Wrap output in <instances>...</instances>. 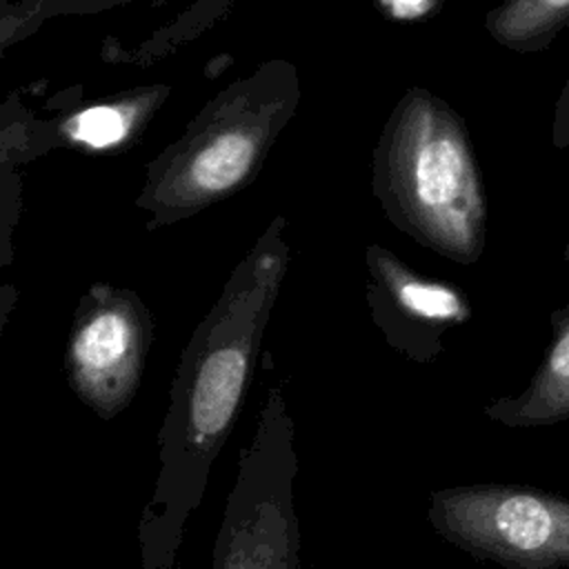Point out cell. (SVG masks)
<instances>
[{
	"mask_svg": "<svg viewBox=\"0 0 569 569\" xmlns=\"http://www.w3.org/2000/svg\"><path fill=\"white\" fill-rule=\"evenodd\" d=\"M284 216L269 220L227 276L216 302L182 347L158 431V471L140 511V569H176L253 380L267 322L284 282L291 247Z\"/></svg>",
	"mask_w": 569,
	"mask_h": 569,
	"instance_id": "6da1fadb",
	"label": "cell"
},
{
	"mask_svg": "<svg viewBox=\"0 0 569 569\" xmlns=\"http://www.w3.org/2000/svg\"><path fill=\"white\" fill-rule=\"evenodd\" d=\"M371 189L389 222L438 256L473 264L487 244V196L460 113L425 87L391 109L371 160Z\"/></svg>",
	"mask_w": 569,
	"mask_h": 569,
	"instance_id": "7a4b0ae2",
	"label": "cell"
},
{
	"mask_svg": "<svg viewBox=\"0 0 569 569\" xmlns=\"http://www.w3.org/2000/svg\"><path fill=\"white\" fill-rule=\"evenodd\" d=\"M298 104V69L280 58L220 89L147 164L133 202L147 229L178 224L247 189Z\"/></svg>",
	"mask_w": 569,
	"mask_h": 569,
	"instance_id": "3957f363",
	"label": "cell"
},
{
	"mask_svg": "<svg viewBox=\"0 0 569 569\" xmlns=\"http://www.w3.org/2000/svg\"><path fill=\"white\" fill-rule=\"evenodd\" d=\"M296 478V427L273 385L238 456L209 569H305Z\"/></svg>",
	"mask_w": 569,
	"mask_h": 569,
	"instance_id": "277c9868",
	"label": "cell"
},
{
	"mask_svg": "<svg viewBox=\"0 0 569 569\" xmlns=\"http://www.w3.org/2000/svg\"><path fill=\"white\" fill-rule=\"evenodd\" d=\"M429 527L502 569H569V498L527 485L480 482L429 493Z\"/></svg>",
	"mask_w": 569,
	"mask_h": 569,
	"instance_id": "5b68a950",
	"label": "cell"
},
{
	"mask_svg": "<svg viewBox=\"0 0 569 569\" xmlns=\"http://www.w3.org/2000/svg\"><path fill=\"white\" fill-rule=\"evenodd\" d=\"M153 333L138 291L93 282L76 305L62 356L73 396L102 420L120 416L140 389Z\"/></svg>",
	"mask_w": 569,
	"mask_h": 569,
	"instance_id": "8992f818",
	"label": "cell"
},
{
	"mask_svg": "<svg viewBox=\"0 0 569 569\" xmlns=\"http://www.w3.org/2000/svg\"><path fill=\"white\" fill-rule=\"evenodd\" d=\"M367 305L387 345L418 365L433 362L445 336L471 320V302L451 282L418 273L382 244H367Z\"/></svg>",
	"mask_w": 569,
	"mask_h": 569,
	"instance_id": "52a82bcc",
	"label": "cell"
},
{
	"mask_svg": "<svg viewBox=\"0 0 569 569\" xmlns=\"http://www.w3.org/2000/svg\"><path fill=\"white\" fill-rule=\"evenodd\" d=\"M167 98L169 87L164 84L138 87L118 96L100 98L58 118L53 122V136L58 142L80 151L118 153L138 140Z\"/></svg>",
	"mask_w": 569,
	"mask_h": 569,
	"instance_id": "ba28073f",
	"label": "cell"
},
{
	"mask_svg": "<svg viewBox=\"0 0 569 569\" xmlns=\"http://www.w3.org/2000/svg\"><path fill=\"white\" fill-rule=\"evenodd\" d=\"M551 342L518 396L496 398L482 407L485 418L509 429L551 427L569 420V305L549 318Z\"/></svg>",
	"mask_w": 569,
	"mask_h": 569,
	"instance_id": "9c48e42d",
	"label": "cell"
},
{
	"mask_svg": "<svg viewBox=\"0 0 569 569\" xmlns=\"http://www.w3.org/2000/svg\"><path fill=\"white\" fill-rule=\"evenodd\" d=\"M485 29L509 51H545L569 29V0H502L485 16Z\"/></svg>",
	"mask_w": 569,
	"mask_h": 569,
	"instance_id": "30bf717a",
	"label": "cell"
},
{
	"mask_svg": "<svg viewBox=\"0 0 569 569\" xmlns=\"http://www.w3.org/2000/svg\"><path fill=\"white\" fill-rule=\"evenodd\" d=\"M47 20L49 18L40 9H36L29 0L13 2L11 9L4 16H0V58L9 47H13L22 38L38 31Z\"/></svg>",
	"mask_w": 569,
	"mask_h": 569,
	"instance_id": "8fae6325",
	"label": "cell"
},
{
	"mask_svg": "<svg viewBox=\"0 0 569 569\" xmlns=\"http://www.w3.org/2000/svg\"><path fill=\"white\" fill-rule=\"evenodd\" d=\"M127 0H33L38 9L47 13V18L53 16H69V13H93L104 11L113 4H122Z\"/></svg>",
	"mask_w": 569,
	"mask_h": 569,
	"instance_id": "7c38bea8",
	"label": "cell"
},
{
	"mask_svg": "<svg viewBox=\"0 0 569 569\" xmlns=\"http://www.w3.org/2000/svg\"><path fill=\"white\" fill-rule=\"evenodd\" d=\"M382 11L393 20H418L433 13L442 0H378Z\"/></svg>",
	"mask_w": 569,
	"mask_h": 569,
	"instance_id": "4fadbf2b",
	"label": "cell"
},
{
	"mask_svg": "<svg viewBox=\"0 0 569 569\" xmlns=\"http://www.w3.org/2000/svg\"><path fill=\"white\" fill-rule=\"evenodd\" d=\"M551 144L558 151L569 147V78L565 80V87L560 89V96H558L556 107H553Z\"/></svg>",
	"mask_w": 569,
	"mask_h": 569,
	"instance_id": "5bb4252c",
	"label": "cell"
},
{
	"mask_svg": "<svg viewBox=\"0 0 569 569\" xmlns=\"http://www.w3.org/2000/svg\"><path fill=\"white\" fill-rule=\"evenodd\" d=\"M16 302H18V289L13 284H0V338L9 325Z\"/></svg>",
	"mask_w": 569,
	"mask_h": 569,
	"instance_id": "9a60e30c",
	"label": "cell"
},
{
	"mask_svg": "<svg viewBox=\"0 0 569 569\" xmlns=\"http://www.w3.org/2000/svg\"><path fill=\"white\" fill-rule=\"evenodd\" d=\"M13 2H7V0H0V16H4L9 9H11Z\"/></svg>",
	"mask_w": 569,
	"mask_h": 569,
	"instance_id": "2e32d148",
	"label": "cell"
},
{
	"mask_svg": "<svg viewBox=\"0 0 569 569\" xmlns=\"http://www.w3.org/2000/svg\"><path fill=\"white\" fill-rule=\"evenodd\" d=\"M565 262H567V267H569V242H567V247H565Z\"/></svg>",
	"mask_w": 569,
	"mask_h": 569,
	"instance_id": "e0dca14e",
	"label": "cell"
},
{
	"mask_svg": "<svg viewBox=\"0 0 569 569\" xmlns=\"http://www.w3.org/2000/svg\"><path fill=\"white\" fill-rule=\"evenodd\" d=\"M4 260H7V258H4V256H0V264H2V262H4Z\"/></svg>",
	"mask_w": 569,
	"mask_h": 569,
	"instance_id": "ac0fdd59",
	"label": "cell"
}]
</instances>
